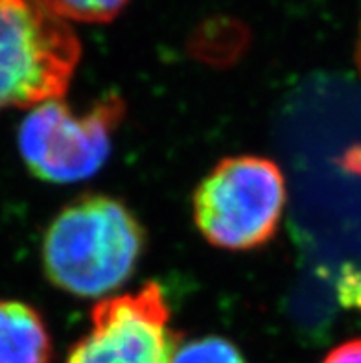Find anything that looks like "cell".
<instances>
[{
  "instance_id": "1",
  "label": "cell",
  "mask_w": 361,
  "mask_h": 363,
  "mask_svg": "<svg viewBox=\"0 0 361 363\" xmlns=\"http://www.w3.org/2000/svg\"><path fill=\"white\" fill-rule=\"evenodd\" d=\"M144 249V230L123 203L83 196L55 216L43 242L45 273L78 297H101L128 282Z\"/></svg>"
},
{
  "instance_id": "2",
  "label": "cell",
  "mask_w": 361,
  "mask_h": 363,
  "mask_svg": "<svg viewBox=\"0 0 361 363\" xmlns=\"http://www.w3.org/2000/svg\"><path fill=\"white\" fill-rule=\"evenodd\" d=\"M79 60L78 33L45 0H0V111L60 100Z\"/></svg>"
},
{
  "instance_id": "3",
  "label": "cell",
  "mask_w": 361,
  "mask_h": 363,
  "mask_svg": "<svg viewBox=\"0 0 361 363\" xmlns=\"http://www.w3.org/2000/svg\"><path fill=\"white\" fill-rule=\"evenodd\" d=\"M286 207V181L271 159L227 157L194 194V220L212 245L247 251L267 244Z\"/></svg>"
},
{
  "instance_id": "4",
  "label": "cell",
  "mask_w": 361,
  "mask_h": 363,
  "mask_svg": "<svg viewBox=\"0 0 361 363\" xmlns=\"http://www.w3.org/2000/svg\"><path fill=\"white\" fill-rule=\"evenodd\" d=\"M126 116V101L109 94L85 113L61 100L45 101L28 113L18 129V150L28 170L48 183H78L106 164L113 135Z\"/></svg>"
},
{
  "instance_id": "5",
  "label": "cell",
  "mask_w": 361,
  "mask_h": 363,
  "mask_svg": "<svg viewBox=\"0 0 361 363\" xmlns=\"http://www.w3.org/2000/svg\"><path fill=\"white\" fill-rule=\"evenodd\" d=\"M181 341L165 291L146 282L91 310V330L70 349L67 363H172Z\"/></svg>"
},
{
  "instance_id": "6",
  "label": "cell",
  "mask_w": 361,
  "mask_h": 363,
  "mask_svg": "<svg viewBox=\"0 0 361 363\" xmlns=\"http://www.w3.org/2000/svg\"><path fill=\"white\" fill-rule=\"evenodd\" d=\"M50 332L35 308L0 301V363H52Z\"/></svg>"
},
{
  "instance_id": "7",
  "label": "cell",
  "mask_w": 361,
  "mask_h": 363,
  "mask_svg": "<svg viewBox=\"0 0 361 363\" xmlns=\"http://www.w3.org/2000/svg\"><path fill=\"white\" fill-rule=\"evenodd\" d=\"M129 0H45V4L67 23H109Z\"/></svg>"
},
{
  "instance_id": "8",
  "label": "cell",
  "mask_w": 361,
  "mask_h": 363,
  "mask_svg": "<svg viewBox=\"0 0 361 363\" xmlns=\"http://www.w3.org/2000/svg\"><path fill=\"white\" fill-rule=\"evenodd\" d=\"M172 363H245V359L229 340L209 336L179 347Z\"/></svg>"
},
{
  "instance_id": "9",
  "label": "cell",
  "mask_w": 361,
  "mask_h": 363,
  "mask_svg": "<svg viewBox=\"0 0 361 363\" xmlns=\"http://www.w3.org/2000/svg\"><path fill=\"white\" fill-rule=\"evenodd\" d=\"M323 363H361V340L347 341L335 347Z\"/></svg>"
},
{
  "instance_id": "10",
  "label": "cell",
  "mask_w": 361,
  "mask_h": 363,
  "mask_svg": "<svg viewBox=\"0 0 361 363\" xmlns=\"http://www.w3.org/2000/svg\"><path fill=\"white\" fill-rule=\"evenodd\" d=\"M354 60H356L357 72L361 74V23L357 28V39H356V54H354Z\"/></svg>"
}]
</instances>
